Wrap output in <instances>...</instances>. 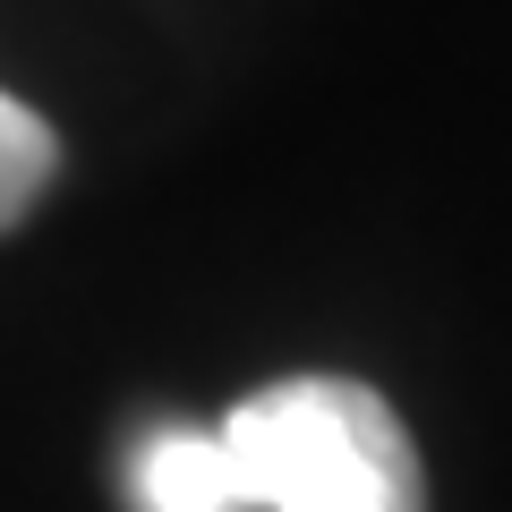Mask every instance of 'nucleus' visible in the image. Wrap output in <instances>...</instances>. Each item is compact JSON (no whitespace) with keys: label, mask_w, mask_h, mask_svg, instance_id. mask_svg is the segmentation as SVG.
Here are the masks:
<instances>
[{"label":"nucleus","mask_w":512,"mask_h":512,"mask_svg":"<svg viewBox=\"0 0 512 512\" xmlns=\"http://www.w3.org/2000/svg\"><path fill=\"white\" fill-rule=\"evenodd\" d=\"M222 453L239 504L274 512H427V470L402 410L359 376H282L231 410Z\"/></svg>","instance_id":"nucleus-1"},{"label":"nucleus","mask_w":512,"mask_h":512,"mask_svg":"<svg viewBox=\"0 0 512 512\" xmlns=\"http://www.w3.org/2000/svg\"><path fill=\"white\" fill-rule=\"evenodd\" d=\"M137 512H239V470L222 453V436H163L137 453Z\"/></svg>","instance_id":"nucleus-2"},{"label":"nucleus","mask_w":512,"mask_h":512,"mask_svg":"<svg viewBox=\"0 0 512 512\" xmlns=\"http://www.w3.org/2000/svg\"><path fill=\"white\" fill-rule=\"evenodd\" d=\"M60 180V137L43 111H26L18 94H0V239L43 205V188Z\"/></svg>","instance_id":"nucleus-3"}]
</instances>
